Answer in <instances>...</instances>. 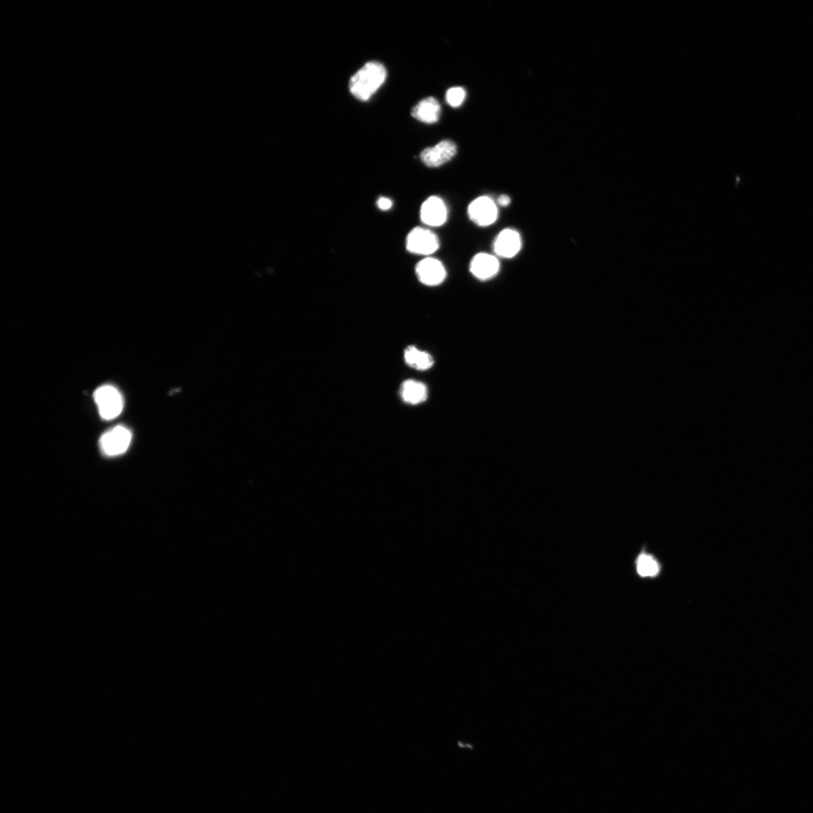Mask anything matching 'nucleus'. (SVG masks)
I'll list each match as a JSON object with an SVG mask.
<instances>
[{"label":"nucleus","instance_id":"nucleus-1","mask_svg":"<svg viewBox=\"0 0 813 813\" xmlns=\"http://www.w3.org/2000/svg\"><path fill=\"white\" fill-rule=\"evenodd\" d=\"M386 76L388 73L382 63L368 62L351 77L349 84L351 93L357 100L368 101L383 85Z\"/></svg>","mask_w":813,"mask_h":813},{"label":"nucleus","instance_id":"nucleus-2","mask_svg":"<svg viewBox=\"0 0 813 813\" xmlns=\"http://www.w3.org/2000/svg\"><path fill=\"white\" fill-rule=\"evenodd\" d=\"M94 398L103 419L110 420L121 414L123 399L114 386H101L95 392Z\"/></svg>","mask_w":813,"mask_h":813},{"label":"nucleus","instance_id":"nucleus-3","mask_svg":"<svg viewBox=\"0 0 813 813\" xmlns=\"http://www.w3.org/2000/svg\"><path fill=\"white\" fill-rule=\"evenodd\" d=\"M132 434L125 426L118 425L105 433L100 439V447L106 456L115 457L124 454L130 447Z\"/></svg>","mask_w":813,"mask_h":813},{"label":"nucleus","instance_id":"nucleus-4","mask_svg":"<svg viewBox=\"0 0 813 813\" xmlns=\"http://www.w3.org/2000/svg\"><path fill=\"white\" fill-rule=\"evenodd\" d=\"M406 248L414 254L430 256L439 248V239L430 230L415 228L408 235Z\"/></svg>","mask_w":813,"mask_h":813},{"label":"nucleus","instance_id":"nucleus-5","mask_svg":"<svg viewBox=\"0 0 813 813\" xmlns=\"http://www.w3.org/2000/svg\"><path fill=\"white\" fill-rule=\"evenodd\" d=\"M470 219L481 227H487L498 218V209L492 200L487 196L476 198L468 209Z\"/></svg>","mask_w":813,"mask_h":813},{"label":"nucleus","instance_id":"nucleus-6","mask_svg":"<svg viewBox=\"0 0 813 813\" xmlns=\"http://www.w3.org/2000/svg\"><path fill=\"white\" fill-rule=\"evenodd\" d=\"M457 153V145L449 140L438 143L420 153L422 162L429 167H441L449 162Z\"/></svg>","mask_w":813,"mask_h":813},{"label":"nucleus","instance_id":"nucleus-7","mask_svg":"<svg viewBox=\"0 0 813 813\" xmlns=\"http://www.w3.org/2000/svg\"><path fill=\"white\" fill-rule=\"evenodd\" d=\"M416 274L419 281L429 286L442 284L447 276L444 264L433 258H426L420 261L416 266Z\"/></svg>","mask_w":813,"mask_h":813},{"label":"nucleus","instance_id":"nucleus-8","mask_svg":"<svg viewBox=\"0 0 813 813\" xmlns=\"http://www.w3.org/2000/svg\"><path fill=\"white\" fill-rule=\"evenodd\" d=\"M420 218L424 224L431 226V227H439L447 221V206L441 198L432 196L423 204L420 209Z\"/></svg>","mask_w":813,"mask_h":813},{"label":"nucleus","instance_id":"nucleus-9","mask_svg":"<svg viewBox=\"0 0 813 813\" xmlns=\"http://www.w3.org/2000/svg\"><path fill=\"white\" fill-rule=\"evenodd\" d=\"M500 268L499 261L497 257L487 253H479L472 260L470 271L481 281H488L494 277Z\"/></svg>","mask_w":813,"mask_h":813},{"label":"nucleus","instance_id":"nucleus-10","mask_svg":"<svg viewBox=\"0 0 813 813\" xmlns=\"http://www.w3.org/2000/svg\"><path fill=\"white\" fill-rule=\"evenodd\" d=\"M522 249V238L513 229H504L499 233L494 243V251L500 257H514Z\"/></svg>","mask_w":813,"mask_h":813},{"label":"nucleus","instance_id":"nucleus-11","mask_svg":"<svg viewBox=\"0 0 813 813\" xmlns=\"http://www.w3.org/2000/svg\"><path fill=\"white\" fill-rule=\"evenodd\" d=\"M441 105L433 97L426 98L417 104L411 111V115L418 121L425 124H434L441 115Z\"/></svg>","mask_w":813,"mask_h":813},{"label":"nucleus","instance_id":"nucleus-12","mask_svg":"<svg viewBox=\"0 0 813 813\" xmlns=\"http://www.w3.org/2000/svg\"><path fill=\"white\" fill-rule=\"evenodd\" d=\"M400 395L408 404H421L428 398V386L418 380H408L402 384Z\"/></svg>","mask_w":813,"mask_h":813},{"label":"nucleus","instance_id":"nucleus-13","mask_svg":"<svg viewBox=\"0 0 813 813\" xmlns=\"http://www.w3.org/2000/svg\"><path fill=\"white\" fill-rule=\"evenodd\" d=\"M636 569L641 578L654 579L660 575L661 565L658 559L646 551L637 556L635 561Z\"/></svg>","mask_w":813,"mask_h":813},{"label":"nucleus","instance_id":"nucleus-14","mask_svg":"<svg viewBox=\"0 0 813 813\" xmlns=\"http://www.w3.org/2000/svg\"><path fill=\"white\" fill-rule=\"evenodd\" d=\"M406 364L418 371H428L434 365L433 356L426 352L419 351L415 346H409L405 351Z\"/></svg>","mask_w":813,"mask_h":813},{"label":"nucleus","instance_id":"nucleus-15","mask_svg":"<svg viewBox=\"0 0 813 813\" xmlns=\"http://www.w3.org/2000/svg\"><path fill=\"white\" fill-rule=\"evenodd\" d=\"M465 98L466 92L462 87L451 88L447 91L446 100L452 108H460L465 101Z\"/></svg>","mask_w":813,"mask_h":813},{"label":"nucleus","instance_id":"nucleus-16","mask_svg":"<svg viewBox=\"0 0 813 813\" xmlns=\"http://www.w3.org/2000/svg\"><path fill=\"white\" fill-rule=\"evenodd\" d=\"M377 205L381 210H389L393 207V202L388 197H380L377 202Z\"/></svg>","mask_w":813,"mask_h":813},{"label":"nucleus","instance_id":"nucleus-17","mask_svg":"<svg viewBox=\"0 0 813 813\" xmlns=\"http://www.w3.org/2000/svg\"><path fill=\"white\" fill-rule=\"evenodd\" d=\"M498 203L502 207H507L511 204V198L508 195H502L499 197Z\"/></svg>","mask_w":813,"mask_h":813}]
</instances>
